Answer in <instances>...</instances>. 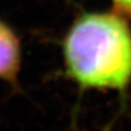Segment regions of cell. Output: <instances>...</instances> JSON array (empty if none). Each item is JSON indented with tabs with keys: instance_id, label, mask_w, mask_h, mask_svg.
Here are the masks:
<instances>
[{
	"instance_id": "obj_2",
	"label": "cell",
	"mask_w": 131,
	"mask_h": 131,
	"mask_svg": "<svg viewBox=\"0 0 131 131\" xmlns=\"http://www.w3.org/2000/svg\"><path fill=\"white\" fill-rule=\"evenodd\" d=\"M22 63L21 42L9 24L0 19V80L18 85Z\"/></svg>"
},
{
	"instance_id": "obj_3",
	"label": "cell",
	"mask_w": 131,
	"mask_h": 131,
	"mask_svg": "<svg viewBox=\"0 0 131 131\" xmlns=\"http://www.w3.org/2000/svg\"><path fill=\"white\" fill-rule=\"evenodd\" d=\"M112 2L116 13L131 18V0H112Z\"/></svg>"
},
{
	"instance_id": "obj_1",
	"label": "cell",
	"mask_w": 131,
	"mask_h": 131,
	"mask_svg": "<svg viewBox=\"0 0 131 131\" xmlns=\"http://www.w3.org/2000/svg\"><path fill=\"white\" fill-rule=\"evenodd\" d=\"M64 72L81 90H115L131 83V28L116 12H83L62 39Z\"/></svg>"
}]
</instances>
